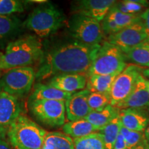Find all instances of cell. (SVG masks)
Returning <instances> with one entry per match:
<instances>
[{
    "label": "cell",
    "mask_w": 149,
    "mask_h": 149,
    "mask_svg": "<svg viewBox=\"0 0 149 149\" xmlns=\"http://www.w3.org/2000/svg\"><path fill=\"white\" fill-rule=\"evenodd\" d=\"M90 93L88 89L85 88L72 94L65 102L66 116L69 122L85 119L92 111L88 103Z\"/></svg>",
    "instance_id": "12"
},
{
    "label": "cell",
    "mask_w": 149,
    "mask_h": 149,
    "mask_svg": "<svg viewBox=\"0 0 149 149\" xmlns=\"http://www.w3.org/2000/svg\"><path fill=\"white\" fill-rule=\"evenodd\" d=\"M42 149H74L73 139L61 132H48Z\"/></svg>",
    "instance_id": "21"
},
{
    "label": "cell",
    "mask_w": 149,
    "mask_h": 149,
    "mask_svg": "<svg viewBox=\"0 0 149 149\" xmlns=\"http://www.w3.org/2000/svg\"><path fill=\"white\" fill-rule=\"evenodd\" d=\"M146 89L147 91H148V94H149V80L146 79Z\"/></svg>",
    "instance_id": "37"
},
{
    "label": "cell",
    "mask_w": 149,
    "mask_h": 149,
    "mask_svg": "<svg viewBox=\"0 0 149 149\" xmlns=\"http://www.w3.org/2000/svg\"><path fill=\"white\" fill-rule=\"evenodd\" d=\"M24 10V1L17 0H0V15H13Z\"/></svg>",
    "instance_id": "29"
},
{
    "label": "cell",
    "mask_w": 149,
    "mask_h": 149,
    "mask_svg": "<svg viewBox=\"0 0 149 149\" xmlns=\"http://www.w3.org/2000/svg\"><path fill=\"white\" fill-rule=\"evenodd\" d=\"M120 133L125 139L128 149L133 148L146 139L144 131H134L123 127L122 126L121 127Z\"/></svg>",
    "instance_id": "28"
},
{
    "label": "cell",
    "mask_w": 149,
    "mask_h": 149,
    "mask_svg": "<svg viewBox=\"0 0 149 149\" xmlns=\"http://www.w3.org/2000/svg\"><path fill=\"white\" fill-rule=\"evenodd\" d=\"M140 18L144 26L145 32L149 39V7L140 14Z\"/></svg>",
    "instance_id": "32"
},
{
    "label": "cell",
    "mask_w": 149,
    "mask_h": 149,
    "mask_svg": "<svg viewBox=\"0 0 149 149\" xmlns=\"http://www.w3.org/2000/svg\"><path fill=\"white\" fill-rule=\"evenodd\" d=\"M105 17L115 22L121 30L135 23L141 19L140 15L126 14L121 12L115 4L111 7Z\"/></svg>",
    "instance_id": "25"
},
{
    "label": "cell",
    "mask_w": 149,
    "mask_h": 149,
    "mask_svg": "<svg viewBox=\"0 0 149 149\" xmlns=\"http://www.w3.org/2000/svg\"><path fill=\"white\" fill-rule=\"evenodd\" d=\"M121 51L126 60L130 61L141 68H149V39L135 47Z\"/></svg>",
    "instance_id": "18"
},
{
    "label": "cell",
    "mask_w": 149,
    "mask_h": 149,
    "mask_svg": "<svg viewBox=\"0 0 149 149\" xmlns=\"http://www.w3.org/2000/svg\"><path fill=\"white\" fill-rule=\"evenodd\" d=\"M71 95L48 84L38 83L35 84L33 88L29 97V102L34 100H57L66 102Z\"/></svg>",
    "instance_id": "17"
},
{
    "label": "cell",
    "mask_w": 149,
    "mask_h": 149,
    "mask_svg": "<svg viewBox=\"0 0 149 149\" xmlns=\"http://www.w3.org/2000/svg\"><path fill=\"white\" fill-rule=\"evenodd\" d=\"M148 39L140 19L139 21L119 32L108 36L107 42L117 46L120 50H125L135 47Z\"/></svg>",
    "instance_id": "10"
},
{
    "label": "cell",
    "mask_w": 149,
    "mask_h": 149,
    "mask_svg": "<svg viewBox=\"0 0 149 149\" xmlns=\"http://www.w3.org/2000/svg\"><path fill=\"white\" fill-rule=\"evenodd\" d=\"M118 74L110 75H99L94 74L88 77L86 88L91 93L97 92L109 93L111 92L112 85Z\"/></svg>",
    "instance_id": "23"
},
{
    "label": "cell",
    "mask_w": 149,
    "mask_h": 149,
    "mask_svg": "<svg viewBox=\"0 0 149 149\" xmlns=\"http://www.w3.org/2000/svg\"><path fill=\"white\" fill-rule=\"evenodd\" d=\"M22 24L14 15H0V43H3L17 34Z\"/></svg>",
    "instance_id": "22"
},
{
    "label": "cell",
    "mask_w": 149,
    "mask_h": 149,
    "mask_svg": "<svg viewBox=\"0 0 149 149\" xmlns=\"http://www.w3.org/2000/svg\"><path fill=\"white\" fill-rule=\"evenodd\" d=\"M144 135H145V137H146V139L147 141H148V145H149V124H148V126H147L146 130H144Z\"/></svg>",
    "instance_id": "35"
},
{
    "label": "cell",
    "mask_w": 149,
    "mask_h": 149,
    "mask_svg": "<svg viewBox=\"0 0 149 149\" xmlns=\"http://www.w3.org/2000/svg\"><path fill=\"white\" fill-rule=\"evenodd\" d=\"M74 149H105L103 137L100 132L73 139Z\"/></svg>",
    "instance_id": "26"
},
{
    "label": "cell",
    "mask_w": 149,
    "mask_h": 149,
    "mask_svg": "<svg viewBox=\"0 0 149 149\" xmlns=\"http://www.w3.org/2000/svg\"><path fill=\"white\" fill-rule=\"evenodd\" d=\"M68 31L72 40L89 45L100 44L104 34L101 22L79 13H73L68 20Z\"/></svg>",
    "instance_id": "7"
},
{
    "label": "cell",
    "mask_w": 149,
    "mask_h": 149,
    "mask_svg": "<svg viewBox=\"0 0 149 149\" xmlns=\"http://www.w3.org/2000/svg\"><path fill=\"white\" fill-rule=\"evenodd\" d=\"M120 111V109H119L118 108L109 104L107 107L100 111H91L85 117V120L95 127L98 128L100 130L112 120H114L115 117H118Z\"/></svg>",
    "instance_id": "19"
},
{
    "label": "cell",
    "mask_w": 149,
    "mask_h": 149,
    "mask_svg": "<svg viewBox=\"0 0 149 149\" xmlns=\"http://www.w3.org/2000/svg\"><path fill=\"white\" fill-rule=\"evenodd\" d=\"M47 133L24 114L7 128V137L14 149H42Z\"/></svg>",
    "instance_id": "3"
},
{
    "label": "cell",
    "mask_w": 149,
    "mask_h": 149,
    "mask_svg": "<svg viewBox=\"0 0 149 149\" xmlns=\"http://www.w3.org/2000/svg\"><path fill=\"white\" fill-rule=\"evenodd\" d=\"M142 70L137 65L129 64L117 76L110 92L111 106L117 107L130 95L142 74Z\"/></svg>",
    "instance_id": "9"
},
{
    "label": "cell",
    "mask_w": 149,
    "mask_h": 149,
    "mask_svg": "<svg viewBox=\"0 0 149 149\" xmlns=\"http://www.w3.org/2000/svg\"><path fill=\"white\" fill-rule=\"evenodd\" d=\"M142 75L144 77H146V79L149 80V68L142 70Z\"/></svg>",
    "instance_id": "34"
},
{
    "label": "cell",
    "mask_w": 149,
    "mask_h": 149,
    "mask_svg": "<svg viewBox=\"0 0 149 149\" xmlns=\"http://www.w3.org/2000/svg\"><path fill=\"white\" fill-rule=\"evenodd\" d=\"M18 98L0 92V128H8L22 114Z\"/></svg>",
    "instance_id": "14"
},
{
    "label": "cell",
    "mask_w": 149,
    "mask_h": 149,
    "mask_svg": "<svg viewBox=\"0 0 149 149\" xmlns=\"http://www.w3.org/2000/svg\"><path fill=\"white\" fill-rule=\"evenodd\" d=\"M30 112L36 120L51 128L64 126L66 121L64 101L34 100L29 102Z\"/></svg>",
    "instance_id": "8"
},
{
    "label": "cell",
    "mask_w": 149,
    "mask_h": 149,
    "mask_svg": "<svg viewBox=\"0 0 149 149\" xmlns=\"http://www.w3.org/2000/svg\"><path fill=\"white\" fill-rule=\"evenodd\" d=\"M42 43L36 35H25L7 44L2 57V70L31 66L44 55Z\"/></svg>",
    "instance_id": "2"
},
{
    "label": "cell",
    "mask_w": 149,
    "mask_h": 149,
    "mask_svg": "<svg viewBox=\"0 0 149 149\" xmlns=\"http://www.w3.org/2000/svg\"><path fill=\"white\" fill-rule=\"evenodd\" d=\"M120 120L123 127L134 131H144L149 124L148 113L138 110L121 109Z\"/></svg>",
    "instance_id": "16"
},
{
    "label": "cell",
    "mask_w": 149,
    "mask_h": 149,
    "mask_svg": "<svg viewBox=\"0 0 149 149\" xmlns=\"http://www.w3.org/2000/svg\"><path fill=\"white\" fill-rule=\"evenodd\" d=\"M100 44L89 45L75 40L55 44L44 53L36 71V79H49L65 74H87Z\"/></svg>",
    "instance_id": "1"
},
{
    "label": "cell",
    "mask_w": 149,
    "mask_h": 149,
    "mask_svg": "<svg viewBox=\"0 0 149 149\" xmlns=\"http://www.w3.org/2000/svg\"><path fill=\"white\" fill-rule=\"evenodd\" d=\"M89 107L92 111H100L111 104V97L109 93H91L88 97Z\"/></svg>",
    "instance_id": "27"
},
{
    "label": "cell",
    "mask_w": 149,
    "mask_h": 149,
    "mask_svg": "<svg viewBox=\"0 0 149 149\" xmlns=\"http://www.w3.org/2000/svg\"><path fill=\"white\" fill-rule=\"evenodd\" d=\"M36 79V71L31 66L6 70L0 75V92L16 97L24 96L32 88Z\"/></svg>",
    "instance_id": "6"
},
{
    "label": "cell",
    "mask_w": 149,
    "mask_h": 149,
    "mask_svg": "<svg viewBox=\"0 0 149 149\" xmlns=\"http://www.w3.org/2000/svg\"><path fill=\"white\" fill-rule=\"evenodd\" d=\"M86 74H65L54 76L50 78L48 85L60 90L63 92L73 93L82 91L86 87Z\"/></svg>",
    "instance_id": "15"
},
{
    "label": "cell",
    "mask_w": 149,
    "mask_h": 149,
    "mask_svg": "<svg viewBox=\"0 0 149 149\" xmlns=\"http://www.w3.org/2000/svg\"><path fill=\"white\" fill-rule=\"evenodd\" d=\"M115 107L120 110L131 109L149 113V94L146 86V78L142 74L130 95Z\"/></svg>",
    "instance_id": "13"
},
{
    "label": "cell",
    "mask_w": 149,
    "mask_h": 149,
    "mask_svg": "<svg viewBox=\"0 0 149 149\" xmlns=\"http://www.w3.org/2000/svg\"><path fill=\"white\" fill-rule=\"evenodd\" d=\"M128 14L139 15L144 8H148L149 1L146 0H125L121 1Z\"/></svg>",
    "instance_id": "30"
},
{
    "label": "cell",
    "mask_w": 149,
    "mask_h": 149,
    "mask_svg": "<svg viewBox=\"0 0 149 149\" xmlns=\"http://www.w3.org/2000/svg\"><path fill=\"white\" fill-rule=\"evenodd\" d=\"M2 57L3 53H0V70H2Z\"/></svg>",
    "instance_id": "36"
},
{
    "label": "cell",
    "mask_w": 149,
    "mask_h": 149,
    "mask_svg": "<svg viewBox=\"0 0 149 149\" xmlns=\"http://www.w3.org/2000/svg\"><path fill=\"white\" fill-rule=\"evenodd\" d=\"M65 20L66 17L62 11L47 1L31 12L24 25L39 38L45 39L61 28Z\"/></svg>",
    "instance_id": "4"
},
{
    "label": "cell",
    "mask_w": 149,
    "mask_h": 149,
    "mask_svg": "<svg viewBox=\"0 0 149 149\" xmlns=\"http://www.w3.org/2000/svg\"><path fill=\"white\" fill-rule=\"evenodd\" d=\"M132 149H149V145L146 139H145L144 141H141L140 144Z\"/></svg>",
    "instance_id": "33"
},
{
    "label": "cell",
    "mask_w": 149,
    "mask_h": 149,
    "mask_svg": "<svg viewBox=\"0 0 149 149\" xmlns=\"http://www.w3.org/2000/svg\"><path fill=\"white\" fill-rule=\"evenodd\" d=\"M126 58L117 46L104 42L87 72V77L99 74H119L126 68Z\"/></svg>",
    "instance_id": "5"
},
{
    "label": "cell",
    "mask_w": 149,
    "mask_h": 149,
    "mask_svg": "<svg viewBox=\"0 0 149 149\" xmlns=\"http://www.w3.org/2000/svg\"><path fill=\"white\" fill-rule=\"evenodd\" d=\"M121 127L122 124L118 116L99 131L103 137L105 149H113L115 141L120 133Z\"/></svg>",
    "instance_id": "24"
},
{
    "label": "cell",
    "mask_w": 149,
    "mask_h": 149,
    "mask_svg": "<svg viewBox=\"0 0 149 149\" xmlns=\"http://www.w3.org/2000/svg\"><path fill=\"white\" fill-rule=\"evenodd\" d=\"M115 0H80L73 3L74 13H79L101 22L112 6Z\"/></svg>",
    "instance_id": "11"
},
{
    "label": "cell",
    "mask_w": 149,
    "mask_h": 149,
    "mask_svg": "<svg viewBox=\"0 0 149 149\" xmlns=\"http://www.w3.org/2000/svg\"><path fill=\"white\" fill-rule=\"evenodd\" d=\"M64 133L73 139L79 138L91 133L99 132L100 129L85 119L65 123L62 126Z\"/></svg>",
    "instance_id": "20"
},
{
    "label": "cell",
    "mask_w": 149,
    "mask_h": 149,
    "mask_svg": "<svg viewBox=\"0 0 149 149\" xmlns=\"http://www.w3.org/2000/svg\"><path fill=\"white\" fill-rule=\"evenodd\" d=\"M0 149H14L7 137V128H0Z\"/></svg>",
    "instance_id": "31"
}]
</instances>
